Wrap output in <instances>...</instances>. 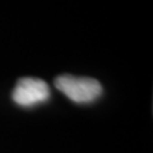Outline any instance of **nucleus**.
<instances>
[{
	"instance_id": "obj_1",
	"label": "nucleus",
	"mask_w": 153,
	"mask_h": 153,
	"mask_svg": "<svg viewBox=\"0 0 153 153\" xmlns=\"http://www.w3.org/2000/svg\"><path fill=\"white\" fill-rule=\"evenodd\" d=\"M55 87L76 103L93 102L102 93V85L98 80L69 74L57 76L55 79Z\"/></svg>"
},
{
	"instance_id": "obj_2",
	"label": "nucleus",
	"mask_w": 153,
	"mask_h": 153,
	"mask_svg": "<svg viewBox=\"0 0 153 153\" xmlns=\"http://www.w3.org/2000/svg\"><path fill=\"white\" fill-rule=\"evenodd\" d=\"M13 101L19 106L31 107L45 102L50 97V88L38 78H22L13 89Z\"/></svg>"
}]
</instances>
